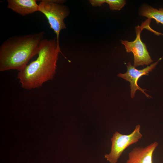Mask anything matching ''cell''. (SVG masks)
<instances>
[{
	"label": "cell",
	"instance_id": "cell-1",
	"mask_svg": "<svg viewBox=\"0 0 163 163\" xmlns=\"http://www.w3.org/2000/svg\"><path fill=\"white\" fill-rule=\"evenodd\" d=\"M59 53L64 56L56 37L44 38L40 43L37 57L18 73L17 78L22 88L27 90L39 88L52 80L56 73Z\"/></svg>",
	"mask_w": 163,
	"mask_h": 163
},
{
	"label": "cell",
	"instance_id": "cell-2",
	"mask_svg": "<svg viewBox=\"0 0 163 163\" xmlns=\"http://www.w3.org/2000/svg\"><path fill=\"white\" fill-rule=\"evenodd\" d=\"M44 34L42 31L14 36L3 42L0 46V71H20L24 69L30 60L38 54Z\"/></svg>",
	"mask_w": 163,
	"mask_h": 163
},
{
	"label": "cell",
	"instance_id": "cell-3",
	"mask_svg": "<svg viewBox=\"0 0 163 163\" xmlns=\"http://www.w3.org/2000/svg\"><path fill=\"white\" fill-rule=\"evenodd\" d=\"M66 2L63 0H42L38 4V11L46 18L50 28L56 35L59 46L60 32L66 28L64 20L70 13L69 8L63 4Z\"/></svg>",
	"mask_w": 163,
	"mask_h": 163
},
{
	"label": "cell",
	"instance_id": "cell-4",
	"mask_svg": "<svg viewBox=\"0 0 163 163\" xmlns=\"http://www.w3.org/2000/svg\"><path fill=\"white\" fill-rule=\"evenodd\" d=\"M141 125H136L134 130L129 134H123L116 132L111 138V151L105 155V158L110 163H117L124 151L129 146L138 142L142 137L140 132Z\"/></svg>",
	"mask_w": 163,
	"mask_h": 163
},
{
	"label": "cell",
	"instance_id": "cell-5",
	"mask_svg": "<svg viewBox=\"0 0 163 163\" xmlns=\"http://www.w3.org/2000/svg\"><path fill=\"white\" fill-rule=\"evenodd\" d=\"M151 19H148L143 23L140 26L136 27V37L133 41L121 40V42L125 47L127 53L132 52L133 54L134 63L133 66L136 67L139 66L149 65L153 62L150 56L145 43L142 41L140 33L144 28L147 29L149 27Z\"/></svg>",
	"mask_w": 163,
	"mask_h": 163
},
{
	"label": "cell",
	"instance_id": "cell-6",
	"mask_svg": "<svg viewBox=\"0 0 163 163\" xmlns=\"http://www.w3.org/2000/svg\"><path fill=\"white\" fill-rule=\"evenodd\" d=\"M161 59L162 58L160 59L157 62L140 70L136 69L135 67L133 66H132L131 63L129 62L127 66V69L126 72L125 73H120L118 75L119 77L130 82V95L132 98H133L135 96L136 91L138 90L141 91L147 97H150L144 91L146 90L143 89L139 86L138 85V81L139 79L142 75H148L149 73L152 71L158 64V61Z\"/></svg>",
	"mask_w": 163,
	"mask_h": 163
},
{
	"label": "cell",
	"instance_id": "cell-7",
	"mask_svg": "<svg viewBox=\"0 0 163 163\" xmlns=\"http://www.w3.org/2000/svg\"><path fill=\"white\" fill-rule=\"evenodd\" d=\"M158 145L154 142L145 147H136L128 154L126 163H153L154 152Z\"/></svg>",
	"mask_w": 163,
	"mask_h": 163
},
{
	"label": "cell",
	"instance_id": "cell-8",
	"mask_svg": "<svg viewBox=\"0 0 163 163\" xmlns=\"http://www.w3.org/2000/svg\"><path fill=\"white\" fill-rule=\"evenodd\" d=\"M7 7L23 16L38 11L35 0H8Z\"/></svg>",
	"mask_w": 163,
	"mask_h": 163
},
{
	"label": "cell",
	"instance_id": "cell-9",
	"mask_svg": "<svg viewBox=\"0 0 163 163\" xmlns=\"http://www.w3.org/2000/svg\"><path fill=\"white\" fill-rule=\"evenodd\" d=\"M139 13L141 16L149 19H154L157 23L163 25V8L158 9L150 6L145 5L141 8Z\"/></svg>",
	"mask_w": 163,
	"mask_h": 163
},
{
	"label": "cell",
	"instance_id": "cell-10",
	"mask_svg": "<svg viewBox=\"0 0 163 163\" xmlns=\"http://www.w3.org/2000/svg\"><path fill=\"white\" fill-rule=\"evenodd\" d=\"M104 2L109 5L110 9L112 10L119 11L126 3L124 0H104Z\"/></svg>",
	"mask_w": 163,
	"mask_h": 163
},
{
	"label": "cell",
	"instance_id": "cell-11",
	"mask_svg": "<svg viewBox=\"0 0 163 163\" xmlns=\"http://www.w3.org/2000/svg\"><path fill=\"white\" fill-rule=\"evenodd\" d=\"M89 2L93 7H100L105 3L104 0H90Z\"/></svg>",
	"mask_w": 163,
	"mask_h": 163
}]
</instances>
